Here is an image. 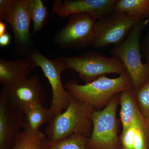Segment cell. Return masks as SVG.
Instances as JSON below:
<instances>
[{
	"label": "cell",
	"instance_id": "6da1fadb",
	"mask_svg": "<svg viewBox=\"0 0 149 149\" xmlns=\"http://www.w3.org/2000/svg\"><path fill=\"white\" fill-rule=\"evenodd\" d=\"M65 88L72 97L86 103L95 110L103 109L115 95L133 89L128 74H121L114 78L103 75L84 85L71 80Z\"/></svg>",
	"mask_w": 149,
	"mask_h": 149
},
{
	"label": "cell",
	"instance_id": "7a4b0ae2",
	"mask_svg": "<svg viewBox=\"0 0 149 149\" xmlns=\"http://www.w3.org/2000/svg\"><path fill=\"white\" fill-rule=\"evenodd\" d=\"M95 111L86 103L71 97L67 108L49 122L45 130L48 141L58 142L74 134L90 138L93 130L91 116Z\"/></svg>",
	"mask_w": 149,
	"mask_h": 149
},
{
	"label": "cell",
	"instance_id": "3957f363",
	"mask_svg": "<svg viewBox=\"0 0 149 149\" xmlns=\"http://www.w3.org/2000/svg\"><path fill=\"white\" fill-rule=\"evenodd\" d=\"M146 20L139 22L132 29L122 43L110 50L119 60L129 76L133 90L137 91L149 79V66L141 58V37Z\"/></svg>",
	"mask_w": 149,
	"mask_h": 149
},
{
	"label": "cell",
	"instance_id": "277c9868",
	"mask_svg": "<svg viewBox=\"0 0 149 149\" xmlns=\"http://www.w3.org/2000/svg\"><path fill=\"white\" fill-rule=\"evenodd\" d=\"M120 93L115 95L104 108L95 110L91 116L93 130L86 149H121L116 117Z\"/></svg>",
	"mask_w": 149,
	"mask_h": 149
},
{
	"label": "cell",
	"instance_id": "5b68a950",
	"mask_svg": "<svg viewBox=\"0 0 149 149\" xmlns=\"http://www.w3.org/2000/svg\"><path fill=\"white\" fill-rule=\"evenodd\" d=\"M58 59L65 70L77 72L85 84L91 83L107 74H127L120 61L95 51H89L75 57L60 56Z\"/></svg>",
	"mask_w": 149,
	"mask_h": 149
},
{
	"label": "cell",
	"instance_id": "8992f818",
	"mask_svg": "<svg viewBox=\"0 0 149 149\" xmlns=\"http://www.w3.org/2000/svg\"><path fill=\"white\" fill-rule=\"evenodd\" d=\"M3 20L9 23L13 30L14 54L22 58L32 57L37 49L32 42L30 33L32 20L30 0H14L10 10L3 17Z\"/></svg>",
	"mask_w": 149,
	"mask_h": 149
},
{
	"label": "cell",
	"instance_id": "52a82bcc",
	"mask_svg": "<svg viewBox=\"0 0 149 149\" xmlns=\"http://www.w3.org/2000/svg\"><path fill=\"white\" fill-rule=\"evenodd\" d=\"M97 20L88 14L72 15L67 24L56 34L54 42L63 49L81 50L93 46Z\"/></svg>",
	"mask_w": 149,
	"mask_h": 149
},
{
	"label": "cell",
	"instance_id": "ba28073f",
	"mask_svg": "<svg viewBox=\"0 0 149 149\" xmlns=\"http://www.w3.org/2000/svg\"><path fill=\"white\" fill-rule=\"evenodd\" d=\"M145 19H139L116 12L97 20L93 47L103 49L123 42L136 24Z\"/></svg>",
	"mask_w": 149,
	"mask_h": 149
},
{
	"label": "cell",
	"instance_id": "9c48e42d",
	"mask_svg": "<svg viewBox=\"0 0 149 149\" xmlns=\"http://www.w3.org/2000/svg\"><path fill=\"white\" fill-rule=\"evenodd\" d=\"M32 57L42 70L51 85L52 100L49 109L53 118L67 108L71 99L70 94L65 89L62 83L61 73L65 69L58 58L50 59L38 50Z\"/></svg>",
	"mask_w": 149,
	"mask_h": 149
},
{
	"label": "cell",
	"instance_id": "30bf717a",
	"mask_svg": "<svg viewBox=\"0 0 149 149\" xmlns=\"http://www.w3.org/2000/svg\"><path fill=\"white\" fill-rule=\"evenodd\" d=\"M23 111L14 104L3 90L0 94V148H13L23 129Z\"/></svg>",
	"mask_w": 149,
	"mask_h": 149
},
{
	"label": "cell",
	"instance_id": "8fae6325",
	"mask_svg": "<svg viewBox=\"0 0 149 149\" xmlns=\"http://www.w3.org/2000/svg\"><path fill=\"white\" fill-rule=\"evenodd\" d=\"M116 0H55L53 13L61 17L88 14L97 20L114 12Z\"/></svg>",
	"mask_w": 149,
	"mask_h": 149
},
{
	"label": "cell",
	"instance_id": "7c38bea8",
	"mask_svg": "<svg viewBox=\"0 0 149 149\" xmlns=\"http://www.w3.org/2000/svg\"><path fill=\"white\" fill-rule=\"evenodd\" d=\"M14 104L22 111L32 104L45 102L46 92L39 77H29L23 82L3 89Z\"/></svg>",
	"mask_w": 149,
	"mask_h": 149
},
{
	"label": "cell",
	"instance_id": "4fadbf2b",
	"mask_svg": "<svg viewBox=\"0 0 149 149\" xmlns=\"http://www.w3.org/2000/svg\"><path fill=\"white\" fill-rule=\"evenodd\" d=\"M38 66L31 58L14 61L0 58V82L8 87L23 82L29 77L31 71Z\"/></svg>",
	"mask_w": 149,
	"mask_h": 149
},
{
	"label": "cell",
	"instance_id": "5bb4252c",
	"mask_svg": "<svg viewBox=\"0 0 149 149\" xmlns=\"http://www.w3.org/2000/svg\"><path fill=\"white\" fill-rule=\"evenodd\" d=\"M121 149H149V122L145 117L122 130Z\"/></svg>",
	"mask_w": 149,
	"mask_h": 149
},
{
	"label": "cell",
	"instance_id": "9a60e30c",
	"mask_svg": "<svg viewBox=\"0 0 149 149\" xmlns=\"http://www.w3.org/2000/svg\"><path fill=\"white\" fill-rule=\"evenodd\" d=\"M120 122L122 130H125L136 120L145 117L139 108L133 89L120 93Z\"/></svg>",
	"mask_w": 149,
	"mask_h": 149
},
{
	"label": "cell",
	"instance_id": "2e32d148",
	"mask_svg": "<svg viewBox=\"0 0 149 149\" xmlns=\"http://www.w3.org/2000/svg\"><path fill=\"white\" fill-rule=\"evenodd\" d=\"M24 124L23 130L30 133H37L40 127L46 123L49 122L53 118L49 108L43 104H32L23 110Z\"/></svg>",
	"mask_w": 149,
	"mask_h": 149
},
{
	"label": "cell",
	"instance_id": "e0dca14e",
	"mask_svg": "<svg viewBox=\"0 0 149 149\" xmlns=\"http://www.w3.org/2000/svg\"><path fill=\"white\" fill-rule=\"evenodd\" d=\"M114 11L145 19L149 17V0H116Z\"/></svg>",
	"mask_w": 149,
	"mask_h": 149
},
{
	"label": "cell",
	"instance_id": "ac0fdd59",
	"mask_svg": "<svg viewBox=\"0 0 149 149\" xmlns=\"http://www.w3.org/2000/svg\"><path fill=\"white\" fill-rule=\"evenodd\" d=\"M47 140L46 134L40 130L33 133L23 130L17 137L12 149H42Z\"/></svg>",
	"mask_w": 149,
	"mask_h": 149
},
{
	"label": "cell",
	"instance_id": "d6986e66",
	"mask_svg": "<svg viewBox=\"0 0 149 149\" xmlns=\"http://www.w3.org/2000/svg\"><path fill=\"white\" fill-rule=\"evenodd\" d=\"M30 12L33 22L32 34L41 31L45 26L49 8L42 0H30Z\"/></svg>",
	"mask_w": 149,
	"mask_h": 149
},
{
	"label": "cell",
	"instance_id": "ffe728a7",
	"mask_svg": "<svg viewBox=\"0 0 149 149\" xmlns=\"http://www.w3.org/2000/svg\"><path fill=\"white\" fill-rule=\"evenodd\" d=\"M88 139L85 136L77 134L57 142H50L47 139L42 149H86Z\"/></svg>",
	"mask_w": 149,
	"mask_h": 149
},
{
	"label": "cell",
	"instance_id": "44dd1931",
	"mask_svg": "<svg viewBox=\"0 0 149 149\" xmlns=\"http://www.w3.org/2000/svg\"><path fill=\"white\" fill-rule=\"evenodd\" d=\"M134 91L139 108L149 122V79L141 88Z\"/></svg>",
	"mask_w": 149,
	"mask_h": 149
},
{
	"label": "cell",
	"instance_id": "7402d4cb",
	"mask_svg": "<svg viewBox=\"0 0 149 149\" xmlns=\"http://www.w3.org/2000/svg\"><path fill=\"white\" fill-rule=\"evenodd\" d=\"M141 52L146 59V63L149 66V28L146 37L141 42Z\"/></svg>",
	"mask_w": 149,
	"mask_h": 149
},
{
	"label": "cell",
	"instance_id": "603a6c76",
	"mask_svg": "<svg viewBox=\"0 0 149 149\" xmlns=\"http://www.w3.org/2000/svg\"><path fill=\"white\" fill-rule=\"evenodd\" d=\"M14 0H0V21L10 9Z\"/></svg>",
	"mask_w": 149,
	"mask_h": 149
},
{
	"label": "cell",
	"instance_id": "cb8c5ba5",
	"mask_svg": "<svg viewBox=\"0 0 149 149\" xmlns=\"http://www.w3.org/2000/svg\"><path fill=\"white\" fill-rule=\"evenodd\" d=\"M11 37L8 33H6L0 36V46L1 47H6L8 46L10 43Z\"/></svg>",
	"mask_w": 149,
	"mask_h": 149
},
{
	"label": "cell",
	"instance_id": "d4e9b609",
	"mask_svg": "<svg viewBox=\"0 0 149 149\" xmlns=\"http://www.w3.org/2000/svg\"><path fill=\"white\" fill-rule=\"evenodd\" d=\"M6 25L5 23L2 21H0V36L6 33Z\"/></svg>",
	"mask_w": 149,
	"mask_h": 149
}]
</instances>
